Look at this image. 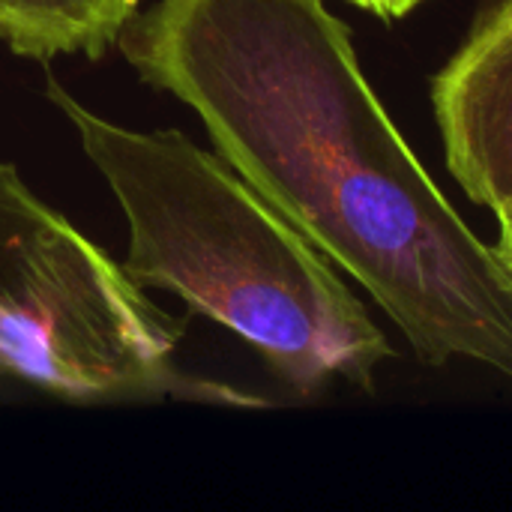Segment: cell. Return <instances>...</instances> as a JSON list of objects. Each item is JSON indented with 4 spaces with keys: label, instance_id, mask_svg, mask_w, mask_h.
Listing matches in <instances>:
<instances>
[{
    "label": "cell",
    "instance_id": "1",
    "mask_svg": "<svg viewBox=\"0 0 512 512\" xmlns=\"http://www.w3.org/2000/svg\"><path fill=\"white\" fill-rule=\"evenodd\" d=\"M396 324L417 360L512 381V270L450 204L327 0H156L114 42Z\"/></svg>",
    "mask_w": 512,
    "mask_h": 512
},
{
    "label": "cell",
    "instance_id": "2",
    "mask_svg": "<svg viewBox=\"0 0 512 512\" xmlns=\"http://www.w3.org/2000/svg\"><path fill=\"white\" fill-rule=\"evenodd\" d=\"M51 102L105 177L126 225V273L168 291L252 345L294 393L333 381L375 390L387 333L339 270L219 153L177 129H129L84 108L57 81Z\"/></svg>",
    "mask_w": 512,
    "mask_h": 512
},
{
    "label": "cell",
    "instance_id": "3",
    "mask_svg": "<svg viewBox=\"0 0 512 512\" xmlns=\"http://www.w3.org/2000/svg\"><path fill=\"white\" fill-rule=\"evenodd\" d=\"M183 327L0 162V378L66 399L171 387Z\"/></svg>",
    "mask_w": 512,
    "mask_h": 512
},
{
    "label": "cell",
    "instance_id": "4",
    "mask_svg": "<svg viewBox=\"0 0 512 512\" xmlns=\"http://www.w3.org/2000/svg\"><path fill=\"white\" fill-rule=\"evenodd\" d=\"M432 111L450 174L492 216L512 207V0L477 12L432 78Z\"/></svg>",
    "mask_w": 512,
    "mask_h": 512
},
{
    "label": "cell",
    "instance_id": "5",
    "mask_svg": "<svg viewBox=\"0 0 512 512\" xmlns=\"http://www.w3.org/2000/svg\"><path fill=\"white\" fill-rule=\"evenodd\" d=\"M144 0H0V42L15 54L102 57Z\"/></svg>",
    "mask_w": 512,
    "mask_h": 512
},
{
    "label": "cell",
    "instance_id": "6",
    "mask_svg": "<svg viewBox=\"0 0 512 512\" xmlns=\"http://www.w3.org/2000/svg\"><path fill=\"white\" fill-rule=\"evenodd\" d=\"M348 3H354L363 12H372L381 21H399V18L411 15L417 6H423L426 0H348Z\"/></svg>",
    "mask_w": 512,
    "mask_h": 512
},
{
    "label": "cell",
    "instance_id": "7",
    "mask_svg": "<svg viewBox=\"0 0 512 512\" xmlns=\"http://www.w3.org/2000/svg\"><path fill=\"white\" fill-rule=\"evenodd\" d=\"M495 219H498V240H495V249L501 252V258L510 264L512 270V207H507L504 213H498Z\"/></svg>",
    "mask_w": 512,
    "mask_h": 512
}]
</instances>
